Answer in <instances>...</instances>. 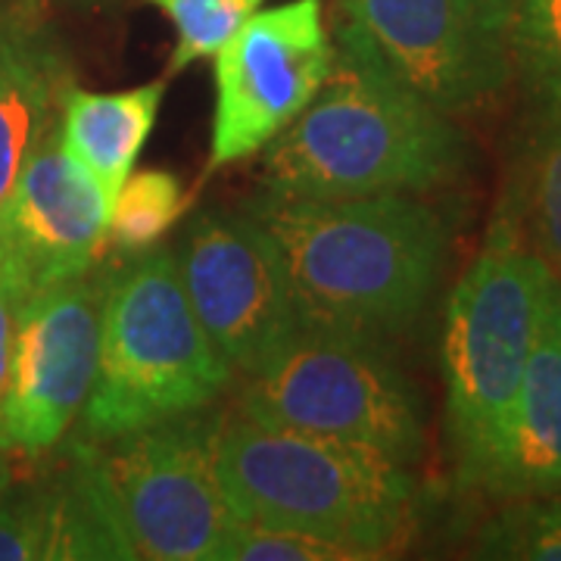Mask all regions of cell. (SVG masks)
<instances>
[{"label": "cell", "mask_w": 561, "mask_h": 561, "mask_svg": "<svg viewBox=\"0 0 561 561\" xmlns=\"http://www.w3.org/2000/svg\"><path fill=\"white\" fill-rule=\"evenodd\" d=\"M278 243L302 324L390 337L427 306L446 225L415 194L265 197L247 209Z\"/></svg>", "instance_id": "1"}, {"label": "cell", "mask_w": 561, "mask_h": 561, "mask_svg": "<svg viewBox=\"0 0 561 561\" xmlns=\"http://www.w3.org/2000/svg\"><path fill=\"white\" fill-rule=\"evenodd\" d=\"M461 169L465 138L449 116L334 44L316 101L265 144L262 181L272 197H419Z\"/></svg>", "instance_id": "2"}, {"label": "cell", "mask_w": 561, "mask_h": 561, "mask_svg": "<svg viewBox=\"0 0 561 561\" xmlns=\"http://www.w3.org/2000/svg\"><path fill=\"white\" fill-rule=\"evenodd\" d=\"M216 474L234 518L381 559L412 527L415 483L378 449L221 415Z\"/></svg>", "instance_id": "3"}, {"label": "cell", "mask_w": 561, "mask_h": 561, "mask_svg": "<svg viewBox=\"0 0 561 561\" xmlns=\"http://www.w3.org/2000/svg\"><path fill=\"white\" fill-rule=\"evenodd\" d=\"M231 375L191 309L172 250L157 243L106 275L98 375L81 409L88 437L116 440L209 409Z\"/></svg>", "instance_id": "4"}, {"label": "cell", "mask_w": 561, "mask_h": 561, "mask_svg": "<svg viewBox=\"0 0 561 561\" xmlns=\"http://www.w3.org/2000/svg\"><path fill=\"white\" fill-rule=\"evenodd\" d=\"M549 268L505 213L456 284L443 324L446 431L459 478L478 481L515 405Z\"/></svg>", "instance_id": "5"}, {"label": "cell", "mask_w": 561, "mask_h": 561, "mask_svg": "<svg viewBox=\"0 0 561 561\" xmlns=\"http://www.w3.org/2000/svg\"><path fill=\"white\" fill-rule=\"evenodd\" d=\"M247 419L378 449L409 465L424 443L421 402L381 341L300 324L247 375L238 400Z\"/></svg>", "instance_id": "6"}, {"label": "cell", "mask_w": 561, "mask_h": 561, "mask_svg": "<svg viewBox=\"0 0 561 561\" xmlns=\"http://www.w3.org/2000/svg\"><path fill=\"white\" fill-rule=\"evenodd\" d=\"M337 47L449 119L486 110L515 76L505 0H337Z\"/></svg>", "instance_id": "7"}, {"label": "cell", "mask_w": 561, "mask_h": 561, "mask_svg": "<svg viewBox=\"0 0 561 561\" xmlns=\"http://www.w3.org/2000/svg\"><path fill=\"white\" fill-rule=\"evenodd\" d=\"M219 421L201 409L122 434L98 453L110 505L138 559L209 561L234 524L216 474Z\"/></svg>", "instance_id": "8"}, {"label": "cell", "mask_w": 561, "mask_h": 561, "mask_svg": "<svg viewBox=\"0 0 561 561\" xmlns=\"http://www.w3.org/2000/svg\"><path fill=\"white\" fill-rule=\"evenodd\" d=\"M213 60L216 116L206 172L265 150L316 101L334 66L321 0L256 10Z\"/></svg>", "instance_id": "9"}, {"label": "cell", "mask_w": 561, "mask_h": 561, "mask_svg": "<svg viewBox=\"0 0 561 561\" xmlns=\"http://www.w3.org/2000/svg\"><path fill=\"white\" fill-rule=\"evenodd\" d=\"M175 262L206 337L238 375L256 371L302 324L278 243L250 213L194 219Z\"/></svg>", "instance_id": "10"}, {"label": "cell", "mask_w": 561, "mask_h": 561, "mask_svg": "<svg viewBox=\"0 0 561 561\" xmlns=\"http://www.w3.org/2000/svg\"><path fill=\"white\" fill-rule=\"evenodd\" d=\"M106 275L60 280L20 306L3 402L7 453L41 456L79 419L101 356Z\"/></svg>", "instance_id": "11"}, {"label": "cell", "mask_w": 561, "mask_h": 561, "mask_svg": "<svg viewBox=\"0 0 561 561\" xmlns=\"http://www.w3.org/2000/svg\"><path fill=\"white\" fill-rule=\"evenodd\" d=\"M113 201L66 153L54 122L0 203V278L22 302L94 268L110 238Z\"/></svg>", "instance_id": "12"}, {"label": "cell", "mask_w": 561, "mask_h": 561, "mask_svg": "<svg viewBox=\"0 0 561 561\" xmlns=\"http://www.w3.org/2000/svg\"><path fill=\"white\" fill-rule=\"evenodd\" d=\"M474 483L508 500L561 493V287L552 272L518 397Z\"/></svg>", "instance_id": "13"}, {"label": "cell", "mask_w": 561, "mask_h": 561, "mask_svg": "<svg viewBox=\"0 0 561 561\" xmlns=\"http://www.w3.org/2000/svg\"><path fill=\"white\" fill-rule=\"evenodd\" d=\"M165 81H150L128 91H66L60 140L66 153L88 169L94 181L116 201L125 179L135 172L144 144L150 138Z\"/></svg>", "instance_id": "14"}, {"label": "cell", "mask_w": 561, "mask_h": 561, "mask_svg": "<svg viewBox=\"0 0 561 561\" xmlns=\"http://www.w3.org/2000/svg\"><path fill=\"white\" fill-rule=\"evenodd\" d=\"M60 72L47 50L16 35H0V203L41 135L57 122Z\"/></svg>", "instance_id": "15"}, {"label": "cell", "mask_w": 561, "mask_h": 561, "mask_svg": "<svg viewBox=\"0 0 561 561\" xmlns=\"http://www.w3.org/2000/svg\"><path fill=\"white\" fill-rule=\"evenodd\" d=\"M88 512L79 486L66 478L60 486L0 502V561L84 559Z\"/></svg>", "instance_id": "16"}, {"label": "cell", "mask_w": 561, "mask_h": 561, "mask_svg": "<svg viewBox=\"0 0 561 561\" xmlns=\"http://www.w3.org/2000/svg\"><path fill=\"white\" fill-rule=\"evenodd\" d=\"M522 228L524 241L561 280V113H542L530 140L518 194L505 209Z\"/></svg>", "instance_id": "17"}, {"label": "cell", "mask_w": 561, "mask_h": 561, "mask_svg": "<svg viewBox=\"0 0 561 561\" xmlns=\"http://www.w3.org/2000/svg\"><path fill=\"white\" fill-rule=\"evenodd\" d=\"M512 66L542 113H561V0H505Z\"/></svg>", "instance_id": "18"}, {"label": "cell", "mask_w": 561, "mask_h": 561, "mask_svg": "<svg viewBox=\"0 0 561 561\" xmlns=\"http://www.w3.org/2000/svg\"><path fill=\"white\" fill-rule=\"evenodd\" d=\"M184 213V187L172 172L144 169L131 172L119 187L110 213V238L122 253H144L162 241V234Z\"/></svg>", "instance_id": "19"}, {"label": "cell", "mask_w": 561, "mask_h": 561, "mask_svg": "<svg viewBox=\"0 0 561 561\" xmlns=\"http://www.w3.org/2000/svg\"><path fill=\"white\" fill-rule=\"evenodd\" d=\"M478 556L561 561V502L556 496H518L512 508L483 527Z\"/></svg>", "instance_id": "20"}, {"label": "cell", "mask_w": 561, "mask_h": 561, "mask_svg": "<svg viewBox=\"0 0 561 561\" xmlns=\"http://www.w3.org/2000/svg\"><path fill=\"white\" fill-rule=\"evenodd\" d=\"M172 20L179 44L172 54V72L191 62L216 57L243 22L260 10L262 0H150Z\"/></svg>", "instance_id": "21"}, {"label": "cell", "mask_w": 561, "mask_h": 561, "mask_svg": "<svg viewBox=\"0 0 561 561\" xmlns=\"http://www.w3.org/2000/svg\"><path fill=\"white\" fill-rule=\"evenodd\" d=\"M209 561H362V556L337 542L316 540L309 534L234 518L213 546Z\"/></svg>", "instance_id": "22"}, {"label": "cell", "mask_w": 561, "mask_h": 561, "mask_svg": "<svg viewBox=\"0 0 561 561\" xmlns=\"http://www.w3.org/2000/svg\"><path fill=\"white\" fill-rule=\"evenodd\" d=\"M20 306V297L0 278V456L7 453V440H3V402H7V387H10V362H13Z\"/></svg>", "instance_id": "23"}, {"label": "cell", "mask_w": 561, "mask_h": 561, "mask_svg": "<svg viewBox=\"0 0 561 561\" xmlns=\"http://www.w3.org/2000/svg\"><path fill=\"white\" fill-rule=\"evenodd\" d=\"M559 287H561V280H559Z\"/></svg>", "instance_id": "24"}]
</instances>
